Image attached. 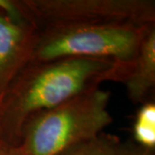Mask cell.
<instances>
[{
    "label": "cell",
    "instance_id": "6da1fadb",
    "mask_svg": "<svg viewBox=\"0 0 155 155\" xmlns=\"http://www.w3.org/2000/svg\"><path fill=\"white\" fill-rule=\"evenodd\" d=\"M114 61L67 58L29 62L0 98V141L17 147L32 118L107 81Z\"/></svg>",
    "mask_w": 155,
    "mask_h": 155
},
{
    "label": "cell",
    "instance_id": "7a4b0ae2",
    "mask_svg": "<svg viewBox=\"0 0 155 155\" xmlns=\"http://www.w3.org/2000/svg\"><path fill=\"white\" fill-rule=\"evenodd\" d=\"M110 92L99 87L35 116L26 124L13 155H56L97 136L113 122Z\"/></svg>",
    "mask_w": 155,
    "mask_h": 155
},
{
    "label": "cell",
    "instance_id": "3957f363",
    "mask_svg": "<svg viewBox=\"0 0 155 155\" xmlns=\"http://www.w3.org/2000/svg\"><path fill=\"white\" fill-rule=\"evenodd\" d=\"M147 25L45 27L39 30L30 62L67 58L108 59L115 62L130 61L138 50Z\"/></svg>",
    "mask_w": 155,
    "mask_h": 155
},
{
    "label": "cell",
    "instance_id": "277c9868",
    "mask_svg": "<svg viewBox=\"0 0 155 155\" xmlns=\"http://www.w3.org/2000/svg\"><path fill=\"white\" fill-rule=\"evenodd\" d=\"M38 30L66 25H134L155 23L153 0H22Z\"/></svg>",
    "mask_w": 155,
    "mask_h": 155
},
{
    "label": "cell",
    "instance_id": "5b68a950",
    "mask_svg": "<svg viewBox=\"0 0 155 155\" xmlns=\"http://www.w3.org/2000/svg\"><path fill=\"white\" fill-rule=\"evenodd\" d=\"M108 81L123 84L135 104L148 101L155 87V23L145 28L135 55L130 61L114 62Z\"/></svg>",
    "mask_w": 155,
    "mask_h": 155
},
{
    "label": "cell",
    "instance_id": "8992f818",
    "mask_svg": "<svg viewBox=\"0 0 155 155\" xmlns=\"http://www.w3.org/2000/svg\"><path fill=\"white\" fill-rule=\"evenodd\" d=\"M39 30L0 14V98L31 61Z\"/></svg>",
    "mask_w": 155,
    "mask_h": 155
},
{
    "label": "cell",
    "instance_id": "52a82bcc",
    "mask_svg": "<svg viewBox=\"0 0 155 155\" xmlns=\"http://www.w3.org/2000/svg\"><path fill=\"white\" fill-rule=\"evenodd\" d=\"M133 140L140 147L155 150V103L141 104L133 126Z\"/></svg>",
    "mask_w": 155,
    "mask_h": 155
},
{
    "label": "cell",
    "instance_id": "ba28073f",
    "mask_svg": "<svg viewBox=\"0 0 155 155\" xmlns=\"http://www.w3.org/2000/svg\"><path fill=\"white\" fill-rule=\"evenodd\" d=\"M120 142L121 140L116 134L102 132L94 138L70 147L56 155H116Z\"/></svg>",
    "mask_w": 155,
    "mask_h": 155
},
{
    "label": "cell",
    "instance_id": "9c48e42d",
    "mask_svg": "<svg viewBox=\"0 0 155 155\" xmlns=\"http://www.w3.org/2000/svg\"><path fill=\"white\" fill-rule=\"evenodd\" d=\"M0 14L9 17L14 22L33 25L22 0H0Z\"/></svg>",
    "mask_w": 155,
    "mask_h": 155
},
{
    "label": "cell",
    "instance_id": "30bf717a",
    "mask_svg": "<svg viewBox=\"0 0 155 155\" xmlns=\"http://www.w3.org/2000/svg\"><path fill=\"white\" fill-rule=\"evenodd\" d=\"M116 155H155V150L140 147L132 140L124 142L121 141L117 147Z\"/></svg>",
    "mask_w": 155,
    "mask_h": 155
},
{
    "label": "cell",
    "instance_id": "8fae6325",
    "mask_svg": "<svg viewBox=\"0 0 155 155\" xmlns=\"http://www.w3.org/2000/svg\"><path fill=\"white\" fill-rule=\"evenodd\" d=\"M11 147L0 141V155H13Z\"/></svg>",
    "mask_w": 155,
    "mask_h": 155
}]
</instances>
